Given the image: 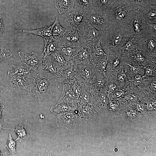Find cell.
I'll list each match as a JSON object with an SVG mask.
<instances>
[{"mask_svg": "<svg viewBox=\"0 0 156 156\" xmlns=\"http://www.w3.org/2000/svg\"><path fill=\"white\" fill-rule=\"evenodd\" d=\"M156 82L155 81H154L151 83V86L154 89H156Z\"/></svg>", "mask_w": 156, "mask_h": 156, "instance_id": "cell-48", "label": "cell"}, {"mask_svg": "<svg viewBox=\"0 0 156 156\" xmlns=\"http://www.w3.org/2000/svg\"><path fill=\"white\" fill-rule=\"evenodd\" d=\"M90 55L95 56H109L104 51L100 42H96L87 48Z\"/></svg>", "mask_w": 156, "mask_h": 156, "instance_id": "cell-27", "label": "cell"}, {"mask_svg": "<svg viewBox=\"0 0 156 156\" xmlns=\"http://www.w3.org/2000/svg\"><path fill=\"white\" fill-rule=\"evenodd\" d=\"M75 65L81 64H90V54L87 48L82 47L76 51L71 60Z\"/></svg>", "mask_w": 156, "mask_h": 156, "instance_id": "cell-16", "label": "cell"}, {"mask_svg": "<svg viewBox=\"0 0 156 156\" xmlns=\"http://www.w3.org/2000/svg\"><path fill=\"white\" fill-rule=\"evenodd\" d=\"M149 34L156 37V24L147 23Z\"/></svg>", "mask_w": 156, "mask_h": 156, "instance_id": "cell-37", "label": "cell"}, {"mask_svg": "<svg viewBox=\"0 0 156 156\" xmlns=\"http://www.w3.org/2000/svg\"><path fill=\"white\" fill-rule=\"evenodd\" d=\"M92 97L88 87L82 84L81 91L78 98V105H90Z\"/></svg>", "mask_w": 156, "mask_h": 156, "instance_id": "cell-20", "label": "cell"}, {"mask_svg": "<svg viewBox=\"0 0 156 156\" xmlns=\"http://www.w3.org/2000/svg\"><path fill=\"white\" fill-rule=\"evenodd\" d=\"M126 64L130 67V70L132 72L135 74L138 73V68L129 64L126 63Z\"/></svg>", "mask_w": 156, "mask_h": 156, "instance_id": "cell-41", "label": "cell"}, {"mask_svg": "<svg viewBox=\"0 0 156 156\" xmlns=\"http://www.w3.org/2000/svg\"><path fill=\"white\" fill-rule=\"evenodd\" d=\"M4 30V28L3 24L2 19L0 17V37L2 36L3 32Z\"/></svg>", "mask_w": 156, "mask_h": 156, "instance_id": "cell-42", "label": "cell"}, {"mask_svg": "<svg viewBox=\"0 0 156 156\" xmlns=\"http://www.w3.org/2000/svg\"><path fill=\"white\" fill-rule=\"evenodd\" d=\"M57 50L62 53L65 59L68 62L71 61L76 51L80 48L74 47L58 40L57 42Z\"/></svg>", "mask_w": 156, "mask_h": 156, "instance_id": "cell-17", "label": "cell"}, {"mask_svg": "<svg viewBox=\"0 0 156 156\" xmlns=\"http://www.w3.org/2000/svg\"><path fill=\"white\" fill-rule=\"evenodd\" d=\"M55 8L60 14L69 12L74 9V0H55Z\"/></svg>", "mask_w": 156, "mask_h": 156, "instance_id": "cell-19", "label": "cell"}, {"mask_svg": "<svg viewBox=\"0 0 156 156\" xmlns=\"http://www.w3.org/2000/svg\"><path fill=\"white\" fill-rule=\"evenodd\" d=\"M74 9L85 12L92 8L94 6L92 0H74Z\"/></svg>", "mask_w": 156, "mask_h": 156, "instance_id": "cell-24", "label": "cell"}, {"mask_svg": "<svg viewBox=\"0 0 156 156\" xmlns=\"http://www.w3.org/2000/svg\"><path fill=\"white\" fill-rule=\"evenodd\" d=\"M1 47L0 46V50L1 49Z\"/></svg>", "mask_w": 156, "mask_h": 156, "instance_id": "cell-53", "label": "cell"}, {"mask_svg": "<svg viewBox=\"0 0 156 156\" xmlns=\"http://www.w3.org/2000/svg\"><path fill=\"white\" fill-rule=\"evenodd\" d=\"M12 56V53L6 48L1 47L0 50V62L9 59Z\"/></svg>", "mask_w": 156, "mask_h": 156, "instance_id": "cell-36", "label": "cell"}, {"mask_svg": "<svg viewBox=\"0 0 156 156\" xmlns=\"http://www.w3.org/2000/svg\"><path fill=\"white\" fill-rule=\"evenodd\" d=\"M40 118H41V119L44 118L43 115L42 114H41L40 115Z\"/></svg>", "mask_w": 156, "mask_h": 156, "instance_id": "cell-51", "label": "cell"}, {"mask_svg": "<svg viewBox=\"0 0 156 156\" xmlns=\"http://www.w3.org/2000/svg\"><path fill=\"white\" fill-rule=\"evenodd\" d=\"M118 77L119 81L122 82L125 81L126 76L125 73H123L119 75Z\"/></svg>", "mask_w": 156, "mask_h": 156, "instance_id": "cell-43", "label": "cell"}, {"mask_svg": "<svg viewBox=\"0 0 156 156\" xmlns=\"http://www.w3.org/2000/svg\"><path fill=\"white\" fill-rule=\"evenodd\" d=\"M49 56L56 63L61 66L66 65L69 62L65 59L63 55L58 50L51 54Z\"/></svg>", "mask_w": 156, "mask_h": 156, "instance_id": "cell-30", "label": "cell"}, {"mask_svg": "<svg viewBox=\"0 0 156 156\" xmlns=\"http://www.w3.org/2000/svg\"><path fill=\"white\" fill-rule=\"evenodd\" d=\"M14 70L12 72L16 75L26 77L29 76L31 73L29 67L23 62L17 65H12Z\"/></svg>", "mask_w": 156, "mask_h": 156, "instance_id": "cell-23", "label": "cell"}, {"mask_svg": "<svg viewBox=\"0 0 156 156\" xmlns=\"http://www.w3.org/2000/svg\"><path fill=\"white\" fill-rule=\"evenodd\" d=\"M90 105H81L77 106L79 116L83 119L90 120L92 119L94 115V112L90 106Z\"/></svg>", "mask_w": 156, "mask_h": 156, "instance_id": "cell-22", "label": "cell"}, {"mask_svg": "<svg viewBox=\"0 0 156 156\" xmlns=\"http://www.w3.org/2000/svg\"><path fill=\"white\" fill-rule=\"evenodd\" d=\"M62 66L59 65L49 56L43 57L37 70H43L53 75L56 77V81L60 76V70Z\"/></svg>", "mask_w": 156, "mask_h": 156, "instance_id": "cell-12", "label": "cell"}, {"mask_svg": "<svg viewBox=\"0 0 156 156\" xmlns=\"http://www.w3.org/2000/svg\"><path fill=\"white\" fill-rule=\"evenodd\" d=\"M133 8V10L141 12L150 4L147 0H125Z\"/></svg>", "mask_w": 156, "mask_h": 156, "instance_id": "cell-29", "label": "cell"}, {"mask_svg": "<svg viewBox=\"0 0 156 156\" xmlns=\"http://www.w3.org/2000/svg\"><path fill=\"white\" fill-rule=\"evenodd\" d=\"M75 77L79 82L88 86L93 76L92 68L90 64H81L75 65Z\"/></svg>", "mask_w": 156, "mask_h": 156, "instance_id": "cell-8", "label": "cell"}, {"mask_svg": "<svg viewBox=\"0 0 156 156\" xmlns=\"http://www.w3.org/2000/svg\"><path fill=\"white\" fill-rule=\"evenodd\" d=\"M25 79L29 96L35 102L52 94L51 86L56 77L51 73L37 70Z\"/></svg>", "mask_w": 156, "mask_h": 156, "instance_id": "cell-1", "label": "cell"}, {"mask_svg": "<svg viewBox=\"0 0 156 156\" xmlns=\"http://www.w3.org/2000/svg\"><path fill=\"white\" fill-rule=\"evenodd\" d=\"M13 130L15 131L17 136L16 141L18 140H27L29 138L30 135L26 127L21 123Z\"/></svg>", "mask_w": 156, "mask_h": 156, "instance_id": "cell-28", "label": "cell"}, {"mask_svg": "<svg viewBox=\"0 0 156 156\" xmlns=\"http://www.w3.org/2000/svg\"><path fill=\"white\" fill-rule=\"evenodd\" d=\"M136 42V37L133 35L122 47L119 48L122 50V53L125 54L130 51L135 46L134 44Z\"/></svg>", "mask_w": 156, "mask_h": 156, "instance_id": "cell-33", "label": "cell"}, {"mask_svg": "<svg viewBox=\"0 0 156 156\" xmlns=\"http://www.w3.org/2000/svg\"><path fill=\"white\" fill-rule=\"evenodd\" d=\"M120 61L118 58H116L113 62L112 65L114 67H116L118 65Z\"/></svg>", "mask_w": 156, "mask_h": 156, "instance_id": "cell-45", "label": "cell"}, {"mask_svg": "<svg viewBox=\"0 0 156 156\" xmlns=\"http://www.w3.org/2000/svg\"><path fill=\"white\" fill-rule=\"evenodd\" d=\"M84 13L87 21L99 31H103L110 25L109 16L105 11L94 7Z\"/></svg>", "mask_w": 156, "mask_h": 156, "instance_id": "cell-5", "label": "cell"}, {"mask_svg": "<svg viewBox=\"0 0 156 156\" xmlns=\"http://www.w3.org/2000/svg\"><path fill=\"white\" fill-rule=\"evenodd\" d=\"M133 36L126 25L110 24L103 31L100 42L105 52L122 47Z\"/></svg>", "mask_w": 156, "mask_h": 156, "instance_id": "cell-2", "label": "cell"}, {"mask_svg": "<svg viewBox=\"0 0 156 156\" xmlns=\"http://www.w3.org/2000/svg\"><path fill=\"white\" fill-rule=\"evenodd\" d=\"M145 73L146 75L148 76H152L153 72L151 69L150 68H146Z\"/></svg>", "mask_w": 156, "mask_h": 156, "instance_id": "cell-44", "label": "cell"}, {"mask_svg": "<svg viewBox=\"0 0 156 156\" xmlns=\"http://www.w3.org/2000/svg\"><path fill=\"white\" fill-rule=\"evenodd\" d=\"M134 57L135 60L141 62L144 61L145 59L143 55L140 52L137 53L134 55Z\"/></svg>", "mask_w": 156, "mask_h": 156, "instance_id": "cell-38", "label": "cell"}, {"mask_svg": "<svg viewBox=\"0 0 156 156\" xmlns=\"http://www.w3.org/2000/svg\"><path fill=\"white\" fill-rule=\"evenodd\" d=\"M142 77L141 75L137 74L135 77L134 84L136 86L140 84L141 82Z\"/></svg>", "mask_w": 156, "mask_h": 156, "instance_id": "cell-39", "label": "cell"}, {"mask_svg": "<svg viewBox=\"0 0 156 156\" xmlns=\"http://www.w3.org/2000/svg\"><path fill=\"white\" fill-rule=\"evenodd\" d=\"M75 65L71 61L66 65L62 67L60 70V77L56 80L62 84L67 83L75 78L74 69Z\"/></svg>", "mask_w": 156, "mask_h": 156, "instance_id": "cell-14", "label": "cell"}, {"mask_svg": "<svg viewBox=\"0 0 156 156\" xmlns=\"http://www.w3.org/2000/svg\"><path fill=\"white\" fill-rule=\"evenodd\" d=\"M55 38L48 41L44 40V47L43 52V57H47L57 50V42Z\"/></svg>", "mask_w": 156, "mask_h": 156, "instance_id": "cell-25", "label": "cell"}, {"mask_svg": "<svg viewBox=\"0 0 156 156\" xmlns=\"http://www.w3.org/2000/svg\"></svg>", "mask_w": 156, "mask_h": 156, "instance_id": "cell-54", "label": "cell"}, {"mask_svg": "<svg viewBox=\"0 0 156 156\" xmlns=\"http://www.w3.org/2000/svg\"><path fill=\"white\" fill-rule=\"evenodd\" d=\"M81 32L67 27L64 33L57 40L74 47H82Z\"/></svg>", "mask_w": 156, "mask_h": 156, "instance_id": "cell-10", "label": "cell"}, {"mask_svg": "<svg viewBox=\"0 0 156 156\" xmlns=\"http://www.w3.org/2000/svg\"></svg>", "mask_w": 156, "mask_h": 156, "instance_id": "cell-55", "label": "cell"}, {"mask_svg": "<svg viewBox=\"0 0 156 156\" xmlns=\"http://www.w3.org/2000/svg\"><path fill=\"white\" fill-rule=\"evenodd\" d=\"M106 83L105 80L99 76H95L91 80L88 86L89 90L94 88H101L104 87Z\"/></svg>", "mask_w": 156, "mask_h": 156, "instance_id": "cell-32", "label": "cell"}, {"mask_svg": "<svg viewBox=\"0 0 156 156\" xmlns=\"http://www.w3.org/2000/svg\"><path fill=\"white\" fill-rule=\"evenodd\" d=\"M62 86V91L58 103L66 104L76 109L78 105V98L68 84H63Z\"/></svg>", "mask_w": 156, "mask_h": 156, "instance_id": "cell-11", "label": "cell"}, {"mask_svg": "<svg viewBox=\"0 0 156 156\" xmlns=\"http://www.w3.org/2000/svg\"><path fill=\"white\" fill-rule=\"evenodd\" d=\"M7 78L11 86L14 88L28 90L24 77L16 75L12 71L8 72Z\"/></svg>", "mask_w": 156, "mask_h": 156, "instance_id": "cell-15", "label": "cell"}, {"mask_svg": "<svg viewBox=\"0 0 156 156\" xmlns=\"http://www.w3.org/2000/svg\"><path fill=\"white\" fill-rule=\"evenodd\" d=\"M133 10L125 0H112L106 11L110 24L126 25L129 13Z\"/></svg>", "mask_w": 156, "mask_h": 156, "instance_id": "cell-3", "label": "cell"}, {"mask_svg": "<svg viewBox=\"0 0 156 156\" xmlns=\"http://www.w3.org/2000/svg\"><path fill=\"white\" fill-rule=\"evenodd\" d=\"M68 12L64 20V25L74 30L82 31L87 21L84 12L75 9Z\"/></svg>", "mask_w": 156, "mask_h": 156, "instance_id": "cell-7", "label": "cell"}, {"mask_svg": "<svg viewBox=\"0 0 156 156\" xmlns=\"http://www.w3.org/2000/svg\"><path fill=\"white\" fill-rule=\"evenodd\" d=\"M147 107H148V108L149 109H150L152 108V106L151 103L150 102L148 104Z\"/></svg>", "mask_w": 156, "mask_h": 156, "instance_id": "cell-50", "label": "cell"}, {"mask_svg": "<svg viewBox=\"0 0 156 156\" xmlns=\"http://www.w3.org/2000/svg\"><path fill=\"white\" fill-rule=\"evenodd\" d=\"M126 25L133 35L137 38L144 37L148 34L147 22L140 11L135 10L129 13Z\"/></svg>", "mask_w": 156, "mask_h": 156, "instance_id": "cell-4", "label": "cell"}, {"mask_svg": "<svg viewBox=\"0 0 156 156\" xmlns=\"http://www.w3.org/2000/svg\"><path fill=\"white\" fill-rule=\"evenodd\" d=\"M0 156H2V154L1 153V152L0 150Z\"/></svg>", "mask_w": 156, "mask_h": 156, "instance_id": "cell-52", "label": "cell"}, {"mask_svg": "<svg viewBox=\"0 0 156 156\" xmlns=\"http://www.w3.org/2000/svg\"><path fill=\"white\" fill-rule=\"evenodd\" d=\"M52 34L54 38L56 37L57 40L65 32L66 29L63 27L59 24L57 18H56L55 22L53 24Z\"/></svg>", "mask_w": 156, "mask_h": 156, "instance_id": "cell-31", "label": "cell"}, {"mask_svg": "<svg viewBox=\"0 0 156 156\" xmlns=\"http://www.w3.org/2000/svg\"><path fill=\"white\" fill-rule=\"evenodd\" d=\"M102 32L95 29L88 22H86L81 32L82 47L87 48L100 41Z\"/></svg>", "mask_w": 156, "mask_h": 156, "instance_id": "cell-6", "label": "cell"}, {"mask_svg": "<svg viewBox=\"0 0 156 156\" xmlns=\"http://www.w3.org/2000/svg\"><path fill=\"white\" fill-rule=\"evenodd\" d=\"M149 3L152 5H156V0H147Z\"/></svg>", "mask_w": 156, "mask_h": 156, "instance_id": "cell-47", "label": "cell"}, {"mask_svg": "<svg viewBox=\"0 0 156 156\" xmlns=\"http://www.w3.org/2000/svg\"><path fill=\"white\" fill-rule=\"evenodd\" d=\"M22 62L26 64L29 67L30 70L34 71L37 70L38 65L43 58L42 54L32 52L28 53L20 51L18 52Z\"/></svg>", "mask_w": 156, "mask_h": 156, "instance_id": "cell-13", "label": "cell"}, {"mask_svg": "<svg viewBox=\"0 0 156 156\" xmlns=\"http://www.w3.org/2000/svg\"><path fill=\"white\" fill-rule=\"evenodd\" d=\"M73 112L57 115L56 123L58 126L68 130L75 129L80 121V117Z\"/></svg>", "mask_w": 156, "mask_h": 156, "instance_id": "cell-9", "label": "cell"}, {"mask_svg": "<svg viewBox=\"0 0 156 156\" xmlns=\"http://www.w3.org/2000/svg\"><path fill=\"white\" fill-rule=\"evenodd\" d=\"M141 12L147 23L156 24V5H150Z\"/></svg>", "mask_w": 156, "mask_h": 156, "instance_id": "cell-21", "label": "cell"}, {"mask_svg": "<svg viewBox=\"0 0 156 156\" xmlns=\"http://www.w3.org/2000/svg\"><path fill=\"white\" fill-rule=\"evenodd\" d=\"M125 99L131 101H135L137 99V96L134 94H130L126 96Z\"/></svg>", "mask_w": 156, "mask_h": 156, "instance_id": "cell-40", "label": "cell"}, {"mask_svg": "<svg viewBox=\"0 0 156 156\" xmlns=\"http://www.w3.org/2000/svg\"><path fill=\"white\" fill-rule=\"evenodd\" d=\"M112 0H92L94 6L104 11L106 10Z\"/></svg>", "mask_w": 156, "mask_h": 156, "instance_id": "cell-34", "label": "cell"}, {"mask_svg": "<svg viewBox=\"0 0 156 156\" xmlns=\"http://www.w3.org/2000/svg\"><path fill=\"white\" fill-rule=\"evenodd\" d=\"M76 109L65 104L57 103L55 106L52 107L51 111L56 115L73 112Z\"/></svg>", "mask_w": 156, "mask_h": 156, "instance_id": "cell-26", "label": "cell"}, {"mask_svg": "<svg viewBox=\"0 0 156 156\" xmlns=\"http://www.w3.org/2000/svg\"><path fill=\"white\" fill-rule=\"evenodd\" d=\"M16 140H14L10 133H9L8 140L5 146L9 151V153L14 154L16 152Z\"/></svg>", "mask_w": 156, "mask_h": 156, "instance_id": "cell-35", "label": "cell"}, {"mask_svg": "<svg viewBox=\"0 0 156 156\" xmlns=\"http://www.w3.org/2000/svg\"><path fill=\"white\" fill-rule=\"evenodd\" d=\"M4 108V106L0 101V113H2Z\"/></svg>", "mask_w": 156, "mask_h": 156, "instance_id": "cell-49", "label": "cell"}, {"mask_svg": "<svg viewBox=\"0 0 156 156\" xmlns=\"http://www.w3.org/2000/svg\"><path fill=\"white\" fill-rule=\"evenodd\" d=\"M109 88L110 90L114 91L116 88V85L114 84H110L109 85Z\"/></svg>", "mask_w": 156, "mask_h": 156, "instance_id": "cell-46", "label": "cell"}, {"mask_svg": "<svg viewBox=\"0 0 156 156\" xmlns=\"http://www.w3.org/2000/svg\"><path fill=\"white\" fill-rule=\"evenodd\" d=\"M53 27L52 25L34 30H24L23 31L25 33H30L42 36L44 40L48 41L55 38L52 33Z\"/></svg>", "mask_w": 156, "mask_h": 156, "instance_id": "cell-18", "label": "cell"}]
</instances>
